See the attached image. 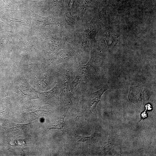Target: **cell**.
Here are the masks:
<instances>
[{"instance_id":"cell-1","label":"cell","mask_w":156,"mask_h":156,"mask_svg":"<svg viewBox=\"0 0 156 156\" xmlns=\"http://www.w3.org/2000/svg\"><path fill=\"white\" fill-rule=\"evenodd\" d=\"M105 90L104 88H101L92 94L90 103V106L92 109H95L102 94Z\"/></svg>"},{"instance_id":"cell-2","label":"cell","mask_w":156,"mask_h":156,"mask_svg":"<svg viewBox=\"0 0 156 156\" xmlns=\"http://www.w3.org/2000/svg\"><path fill=\"white\" fill-rule=\"evenodd\" d=\"M64 118L60 120L57 125H53L49 129H59L63 131L65 129V123L64 121Z\"/></svg>"}]
</instances>
